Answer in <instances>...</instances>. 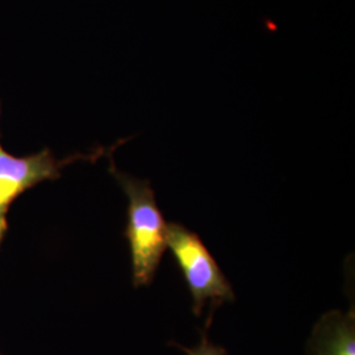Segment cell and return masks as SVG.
<instances>
[{
  "mask_svg": "<svg viewBox=\"0 0 355 355\" xmlns=\"http://www.w3.org/2000/svg\"><path fill=\"white\" fill-rule=\"evenodd\" d=\"M211 325L205 324V328L202 331V340L199 345H196L195 347H186V346H182L177 343H171V345H174L178 349H180L182 352H184L187 355H228V352L225 350V347L223 346H218L216 343H212L208 340V336H207V331L209 329Z\"/></svg>",
  "mask_w": 355,
  "mask_h": 355,
  "instance_id": "5",
  "label": "cell"
},
{
  "mask_svg": "<svg viewBox=\"0 0 355 355\" xmlns=\"http://www.w3.org/2000/svg\"><path fill=\"white\" fill-rule=\"evenodd\" d=\"M308 355H355L354 308L330 311L318 320L308 341Z\"/></svg>",
  "mask_w": 355,
  "mask_h": 355,
  "instance_id": "4",
  "label": "cell"
},
{
  "mask_svg": "<svg viewBox=\"0 0 355 355\" xmlns=\"http://www.w3.org/2000/svg\"><path fill=\"white\" fill-rule=\"evenodd\" d=\"M0 114H1V105H0Z\"/></svg>",
  "mask_w": 355,
  "mask_h": 355,
  "instance_id": "7",
  "label": "cell"
},
{
  "mask_svg": "<svg viewBox=\"0 0 355 355\" xmlns=\"http://www.w3.org/2000/svg\"><path fill=\"white\" fill-rule=\"evenodd\" d=\"M0 355H1V354H0Z\"/></svg>",
  "mask_w": 355,
  "mask_h": 355,
  "instance_id": "8",
  "label": "cell"
},
{
  "mask_svg": "<svg viewBox=\"0 0 355 355\" xmlns=\"http://www.w3.org/2000/svg\"><path fill=\"white\" fill-rule=\"evenodd\" d=\"M110 171L128 196V224L125 228L136 288L152 284L161 259L167 249L166 224L158 208L152 184L116 168L112 154Z\"/></svg>",
  "mask_w": 355,
  "mask_h": 355,
  "instance_id": "1",
  "label": "cell"
},
{
  "mask_svg": "<svg viewBox=\"0 0 355 355\" xmlns=\"http://www.w3.org/2000/svg\"><path fill=\"white\" fill-rule=\"evenodd\" d=\"M7 232V220L6 216H0V243L3 241Z\"/></svg>",
  "mask_w": 355,
  "mask_h": 355,
  "instance_id": "6",
  "label": "cell"
},
{
  "mask_svg": "<svg viewBox=\"0 0 355 355\" xmlns=\"http://www.w3.org/2000/svg\"><path fill=\"white\" fill-rule=\"evenodd\" d=\"M166 242L189 286L195 316L202 315L208 302H211L208 318H212L216 308L236 300L232 284L195 232L182 224L170 223L166 229Z\"/></svg>",
  "mask_w": 355,
  "mask_h": 355,
  "instance_id": "2",
  "label": "cell"
},
{
  "mask_svg": "<svg viewBox=\"0 0 355 355\" xmlns=\"http://www.w3.org/2000/svg\"><path fill=\"white\" fill-rule=\"evenodd\" d=\"M120 141L111 148H99L89 154H74L58 159L51 149H42L29 155H13L6 152L0 145V216L6 215L10 205L26 190L45 180H57L61 178L64 166L76 161H96L103 155L114 152Z\"/></svg>",
  "mask_w": 355,
  "mask_h": 355,
  "instance_id": "3",
  "label": "cell"
}]
</instances>
